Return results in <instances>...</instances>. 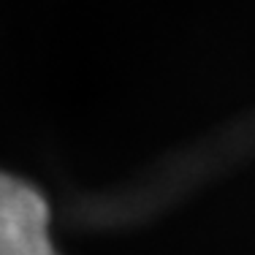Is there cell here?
Returning <instances> with one entry per match:
<instances>
[{
  "label": "cell",
  "mask_w": 255,
  "mask_h": 255,
  "mask_svg": "<svg viewBox=\"0 0 255 255\" xmlns=\"http://www.w3.org/2000/svg\"><path fill=\"white\" fill-rule=\"evenodd\" d=\"M0 255H57L49 209L30 185L0 174Z\"/></svg>",
  "instance_id": "obj_1"
}]
</instances>
